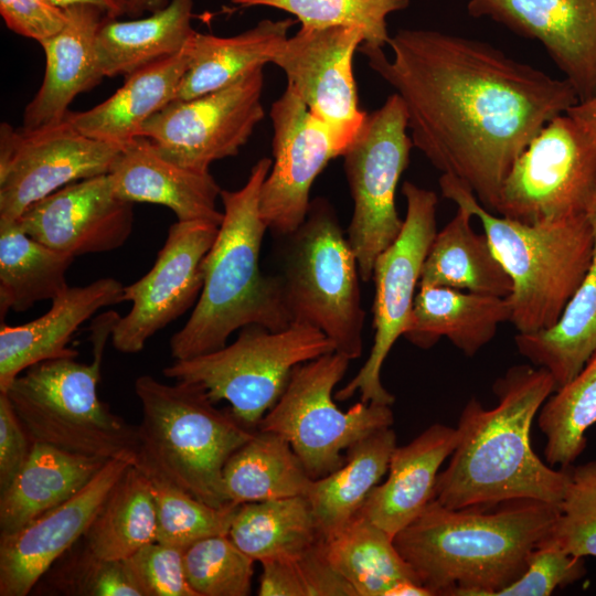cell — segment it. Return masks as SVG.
<instances>
[{
	"instance_id": "obj_30",
	"label": "cell",
	"mask_w": 596,
	"mask_h": 596,
	"mask_svg": "<svg viewBox=\"0 0 596 596\" xmlns=\"http://www.w3.org/2000/svg\"><path fill=\"white\" fill-rule=\"evenodd\" d=\"M587 214L594 251L584 278L552 327L514 337L519 353L545 369L556 390L572 381L596 351V195Z\"/></svg>"
},
{
	"instance_id": "obj_47",
	"label": "cell",
	"mask_w": 596,
	"mask_h": 596,
	"mask_svg": "<svg viewBox=\"0 0 596 596\" xmlns=\"http://www.w3.org/2000/svg\"><path fill=\"white\" fill-rule=\"evenodd\" d=\"M286 561L294 596H356L327 560L322 539L304 554Z\"/></svg>"
},
{
	"instance_id": "obj_21",
	"label": "cell",
	"mask_w": 596,
	"mask_h": 596,
	"mask_svg": "<svg viewBox=\"0 0 596 596\" xmlns=\"http://www.w3.org/2000/svg\"><path fill=\"white\" fill-rule=\"evenodd\" d=\"M467 10L539 41L578 103L596 96V0H469Z\"/></svg>"
},
{
	"instance_id": "obj_37",
	"label": "cell",
	"mask_w": 596,
	"mask_h": 596,
	"mask_svg": "<svg viewBox=\"0 0 596 596\" xmlns=\"http://www.w3.org/2000/svg\"><path fill=\"white\" fill-rule=\"evenodd\" d=\"M74 258L35 241L17 221L0 222L1 319L9 310L22 312L63 294Z\"/></svg>"
},
{
	"instance_id": "obj_49",
	"label": "cell",
	"mask_w": 596,
	"mask_h": 596,
	"mask_svg": "<svg viewBox=\"0 0 596 596\" xmlns=\"http://www.w3.org/2000/svg\"><path fill=\"white\" fill-rule=\"evenodd\" d=\"M32 440L17 416L8 395L0 392V491L25 464Z\"/></svg>"
},
{
	"instance_id": "obj_51",
	"label": "cell",
	"mask_w": 596,
	"mask_h": 596,
	"mask_svg": "<svg viewBox=\"0 0 596 596\" xmlns=\"http://www.w3.org/2000/svg\"><path fill=\"white\" fill-rule=\"evenodd\" d=\"M566 113L596 135V96L586 102L577 103Z\"/></svg>"
},
{
	"instance_id": "obj_20",
	"label": "cell",
	"mask_w": 596,
	"mask_h": 596,
	"mask_svg": "<svg viewBox=\"0 0 596 596\" xmlns=\"http://www.w3.org/2000/svg\"><path fill=\"white\" fill-rule=\"evenodd\" d=\"M24 233L73 257L121 247L134 225V203L118 198L108 173L70 183L30 205L17 220Z\"/></svg>"
},
{
	"instance_id": "obj_10",
	"label": "cell",
	"mask_w": 596,
	"mask_h": 596,
	"mask_svg": "<svg viewBox=\"0 0 596 596\" xmlns=\"http://www.w3.org/2000/svg\"><path fill=\"white\" fill-rule=\"evenodd\" d=\"M350 361L331 352L297 365L283 395L257 426L283 436L313 479L338 469L350 446L394 423L390 405L360 401L344 412L333 402L332 392Z\"/></svg>"
},
{
	"instance_id": "obj_40",
	"label": "cell",
	"mask_w": 596,
	"mask_h": 596,
	"mask_svg": "<svg viewBox=\"0 0 596 596\" xmlns=\"http://www.w3.org/2000/svg\"><path fill=\"white\" fill-rule=\"evenodd\" d=\"M135 465L150 480L157 512V542L185 549L200 539L228 534L238 505L214 508L147 464L136 460Z\"/></svg>"
},
{
	"instance_id": "obj_50",
	"label": "cell",
	"mask_w": 596,
	"mask_h": 596,
	"mask_svg": "<svg viewBox=\"0 0 596 596\" xmlns=\"http://www.w3.org/2000/svg\"><path fill=\"white\" fill-rule=\"evenodd\" d=\"M55 4L67 8L77 3H89L99 7L109 19H119L127 13L128 0H51Z\"/></svg>"
},
{
	"instance_id": "obj_31",
	"label": "cell",
	"mask_w": 596,
	"mask_h": 596,
	"mask_svg": "<svg viewBox=\"0 0 596 596\" xmlns=\"http://www.w3.org/2000/svg\"><path fill=\"white\" fill-rule=\"evenodd\" d=\"M193 0H170L143 18H105L96 35V54L104 77H124L182 51L195 31Z\"/></svg>"
},
{
	"instance_id": "obj_17",
	"label": "cell",
	"mask_w": 596,
	"mask_h": 596,
	"mask_svg": "<svg viewBox=\"0 0 596 596\" xmlns=\"http://www.w3.org/2000/svg\"><path fill=\"white\" fill-rule=\"evenodd\" d=\"M219 226L205 221H177L168 231L152 267L125 286L127 315L115 323L111 342L127 354L140 352L147 341L196 304L203 287V259Z\"/></svg>"
},
{
	"instance_id": "obj_6",
	"label": "cell",
	"mask_w": 596,
	"mask_h": 596,
	"mask_svg": "<svg viewBox=\"0 0 596 596\" xmlns=\"http://www.w3.org/2000/svg\"><path fill=\"white\" fill-rule=\"evenodd\" d=\"M134 387L142 412L136 460L209 505H232L224 491L223 469L256 430L232 412L216 408L198 384H167L145 374L135 380Z\"/></svg>"
},
{
	"instance_id": "obj_15",
	"label": "cell",
	"mask_w": 596,
	"mask_h": 596,
	"mask_svg": "<svg viewBox=\"0 0 596 596\" xmlns=\"http://www.w3.org/2000/svg\"><path fill=\"white\" fill-rule=\"evenodd\" d=\"M121 147L79 132L67 119L34 129L0 125V222L17 221L61 188L106 174Z\"/></svg>"
},
{
	"instance_id": "obj_11",
	"label": "cell",
	"mask_w": 596,
	"mask_h": 596,
	"mask_svg": "<svg viewBox=\"0 0 596 596\" xmlns=\"http://www.w3.org/2000/svg\"><path fill=\"white\" fill-rule=\"evenodd\" d=\"M413 147L405 107L394 93L381 107L368 114L342 156L353 200L347 238L364 283L372 280L376 258L403 228L404 220L398 215L395 194Z\"/></svg>"
},
{
	"instance_id": "obj_23",
	"label": "cell",
	"mask_w": 596,
	"mask_h": 596,
	"mask_svg": "<svg viewBox=\"0 0 596 596\" xmlns=\"http://www.w3.org/2000/svg\"><path fill=\"white\" fill-rule=\"evenodd\" d=\"M65 9L64 28L40 43L45 55V72L39 91L22 115V127L28 129L64 121L73 100L104 78L96 54V35L105 12L89 3Z\"/></svg>"
},
{
	"instance_id": "obj_8",
	"label": "cell",
	"mask_w": 596,
	"mask_h": 596,
	"mask_svg": "<svg viewBox=\"0 0 596 596\" xmlns=\"http://www.w3.org/2000/svg\"><path fill=\"white\" fill-rule=\"evenodd\" d=\"M288 237L279 278L291 322L319 329L336 352L350 360L360 358L365 319L361 277L330 203L320 198L311 201L306 220Z\"/></svg>"
},
{
	"instance_id": "obj_43",
	"label": "cell",
	"mask_w": 596,
	"mask_h": 596,
	"mask_svg": "<svg viewBox=\"0 0 596 596\" xmlns=\"http://www.w3.org/2000/svg\"><path fill=\"white\" fill-rule=\"evenodd\" d=\"M71 547L41 577L45 594L66 596H142L124 560L94 553L86 543Z\"/></svg>"
},
{
	"instance_id": "obj_2",
	"label": "cell",
	"mask_w": 596,
	"mask_h": 596,
	"mask_svg": "<svg viewBox=\"0 0 596 596\" xmlns=\"http://www.w3.org/2000/svg\"><path fill=\"white\" fill-rule=\"evenodd\" d=\"M556 390L543 368L518 364L496 380L498 398L486 408L470 398L458 419V443L448 466L438 473L434 499L449 509L488 508L531 499L561 504L570 466L543 462L531 446V427Z\"/></svg>"
},
{
	"instance_id": "obj_27",
	"label": "cell",
	"mask_w": 596,
	"mask_h": 596,
	"mask_svg": "<svg viewBox=\"0 0 596 596\" xmlns=\"http://www.w3.org/2000/svg\"><path fill=\"white\" fill-rule=\"evenodd\" d=\"M509 301L443 286H421L404 331L411 343L428 349L445 337L464 354L475 355L510 320Z\"/></svg>"
},
{
	"instance_id": "obj_26",
	"label": "cell",
	"mask_w": 596,
	"mask_h": 596,
	"mask_svg": "<svg viewBox=\"0 0 596 596\" xmlns=\"http://www.w3.org/2000/svg\"><path fill=\"white\" fill-rule=\"evenodd\" d=\"M190 51L191 41L179 53L129 74L111 96L87 110L70 111L67 121L93 139L125 146L140 136L149 118L175 98L189 67Z\"/></svg>"
},
{
	"instance_id": "obj_24",
	"label": "cell",
	"mask_w": 596,
	"mask_h": 596,
	"mask_svg": "<svg viewBox=\"0 0 596 596\" xmlns=\"http://www.w3.org/2000/svg\"><path fill=\"white\" fill-rule=\"evenodd\" d=\"M125 286L111 277L88 285L68 287L52 300L51 308L39 318L20 324L1 323L0 392L26 369L56 358H76L68 348L75 331L99 309L124 300Z\"/></svg>"
},
{
	"instance_id": "obj_22",
	"label": "cell",
	"mask_w": 596,
	"mask_h": 596,
	"mask_svg": "<svg viewBox=\"0 0 596 596\" xmlns=\"http://www.w3.org/2000/svg\"><path fill=\"white\" fill-rule=\"evenodd\" d=\"M108 177L114 193L125 201L163 205L178 221L220 225L223 220V211L216 207L222 190L212 174L174 163L147 137L138 136L121 147Z\"/></svg>"
},
{
	"instance_id": "obj_18",
	"label": "cell",
	"mask_w": 596,
	"mask_h": 596,
	"mask_svg": "<svg viewBox=\"0 0 596 596\" xmlns=\"http://www.w3.org/2000/svg\"><path fill=\"white\" fill-rule=\"evenodd\" d=\"M269 116L274 160L260 189L259 212L267 230L289 236L307 217L315 180L341 153L328 129L288 86Z\"/></svg>"
},
{
	"instance_id": "obj_52",
	"label": "cell",
	"mask_w": 596,
	"mask_h": 596,
	"mask_svg": "<svg viewBox=\"0 0 596 596\" xmlns=\"http://www.w3.org/2000/svg\"><path fill=\"white\" fill-rule=\"evenodd\" d=\"M170 0H128L126 15L130 19L140 18L163 9Z\"/></svg>"
},
{
	"instance_id": "obj_45",
	"label": "cell",
	"mask_w": 596,
	"mask_h": 596,
	"mask_svg": "<svg viewBox=\"0 0 596 596\" xmlns=\"http://www.w3.org/2000/svg\"><path fill=\"white\" fill-rule=\"evenodd\" d=\"M586 574L584 557L544 540L529 555L524 573L494 596H549Z\"/></svg>"
},
{
	"instance_id": "obj_4",
	"label": "cell",
	"mask_w": 596,
	"mask_h": 596,
	"mask_svg": "<svg viewBox=\"0 0 596 596\" xmlns=\"http://www.w3.org/2000/svg\"><path fill=\"white\" fill-rule=\"evenodd\" d=\"M272 163L269 158L259 159L241 189L221 191L223 220L203 259L200 297L184 326L170 339L174 360L220 350L235 330L249 324L279 331L292 323L280 278L264 275L259 267L267 231L259 195Z\"/></svg>"
},
{
	"instance_id": "obj_16",
	"label": "cell",
	"mask_w": 596,
	"mask_h": 596,
	"mask_svg": "<svg viewBox=\"0 0 596 596\" xmlns=\"http://www.w3.org/2000/svg\"><path fill=\"white\" fill-rule=\"evenodd\" d=\"M363 42L358 28L300 26L272 62L284 72L287 86L328 129L341 156L368 116L360 107L353 74L354 53Z\"/></svg>"
},
{
	"instance_id": "obj_5",
	"label": "cell",
	"mask_w": 596,
	"mask_h": 596,
	"mask_svg": "<svg viewBox=\"0 0 596 596\" xmlns=\"http://www.w3.org/2000/svg\"><path fill=\"white\" fill-rule=\"evenodd\" d=\"M444 198L476 216L512 281L507 297L518 333L552 327L584 278L593 257L594 231L588 214L526 224L494 215L471 189L443 173Z\"/></svg>"
},
{
	"instance_id": "obj_3",
	"label": "cell",
	"mask_w": 596,
	"mask_h": 596,
	"mask_svg": "<svg viewBox=\"0 0 596 596\" xmlns=\"http://www.w3.org/2000/svg\"><path fill=\"white\" fill-rule=\"evenodd\" d=\"M449 509L433 499L394 545L433 596H494L525 571L560 507L531 499Z\"/></svg>"
},
{
	"instance_id": "obj_32",
	"label": "cell",
	"mask_w": 596,
	"mask_h": 596,
	"mask_svg": "<svg viewBox=\"0 0 596 596\" xmlns=\"http://www.w3.org/2000/svg\"><path fill=\"white\" fill-rule=\"evenodd\" d=\"M473 215L457 206L454 217L436 233L424 260L421 286H443L505 298L512 281L485 233L475 232Z\"/></svg>"
},
{
	"instance_id": "obj_48",
	"label": "cell",
	"mask_w": 596,
	"mask_h": 596,
	"mask_svg": "<svg viewBox=\"0 0 596 596\" xmlns=\"http://www.w3.org/2000/svg\"><path fill=\"white\" fill-rule=\"evenodd\" d=\"M0 14L12 32L39 43L58 33L67 12L51 0H0Z\"/></svg>"
},
{
	"instance_id": "obj_28",
	"label": "cell",
	"mask_w": 596,
	"mask_h": 596,
	"mask_svg": "<svg viewBox=\"0 0 596 596\" xmlns=\"http://www.w3.org/2000/svg\"><path fill=\"white\" fill-rule=\"evenodd\" d=\"M108 460L32 443L30 455L0 491V534L13 533L72 498Z\"/></svg>"
},
{
	"instance_id": "obj_34",
	"label": "cell",
	"mask_w": 596,
	"mask_h": 596,
	"mask_svg": "<svg viewBox=\"0 0 596 596\" xmlns=\"http://www.w3.org/2000/svg\"><path fill=\"white\" fill-rule=\"evenodd\" d=\"M312 481L283 436L258 429L228 458L223 469L224 491L232 505L306 497Z\"/></svg>"
},
{
	"instance_id": "obj_29",
	"label": "cell",
	"mask_w": 596,
	"mask_h": 596,
	"mask_svg": "<svg viewBox=\"0 0 596 596\" xmlns=\"http://www.w3.org/2000/svg\"><path fill=\"white\" fill-rule=\"evenodd\" d=\"M296 19H264L232 36L195 31L189 67L174 99H190L223 88L247 73L265 67L289 38Z\"/></svg>"
},
{
	"instance_id": "obj_35",
	"label": "cell",
	"mask_w": 596,
	"mask_h": 596,
	"mask_svg": "<svg viewBox=\"0 0 596 596\" xmlns=\"http://www.w3.org/2000/svg\"><path fill=\"white\" fill-rule=\"evenodd\" d=\"M322 547L356 596H392L403 583L421 584L395 547L393 536L360 513L322 539Z\"/></svg>"
},
{
	"instance_id": "obj_38",
	"label": "cell",
	"mask_w": 596,
	"mask_h": 596,
	"mask_svg": "<svg viewBox=\"0 0 596 596\" xmlns=\"http://www.w3.org/2000/svg\"><path fill=\"white\" fill-rule=\"evenodd\" d=\"M83 538L94 553L109 560H125L156 542V504L142 469L135 464L128 467Z\"/></svg>"
},
{
	"instance_id": "obj_44",
	"label": "cell",
	"mask_w": 596,
	"mask_h": 596,
	"mask_svg": "<svg viewBox=\"0 0 596 596\" xmlns=\"http://www.w3.org/2000/svg\"><path fill=\"white\" fill-rule=\"evenodd\" d=\"M545 540L568 554L596 557V456L570 466L560 511Z\"/></svg>"
},
{
	"instance_id": "obj_36",
	"label": "cell",
	"mask_w": 596,
	"mask_h": 596,
	"mask_svg": "<svg viewBox=\"0 0 596 596\" xmlns=\"http://www.w3.org/2000/svg\"><path fill=\"white\" fill-rule=\"evenodd\" d=\"M228 536L260 563L296 558L322 539L310 502L304 496L238 505Z\"/></svg>"
},
{
	"instance_id": "obj_41",
	"label": "cell",
	"mask_w": 596,
	"mask_h": 596,
	"mask_svg": "<svg viewBox=\"0 0 596 596\" xmlns=\"http://www.w3.org/2000/svg\"><path fill=\"white\" fill-rule=\"evenodd\" d=\"M251 8L267 7L295 17L302 28H358L364 35L363 46L383 49L391 35L387 19L406 9L409 0H231Z\"/></svg>"
},
{
	"instance_id": "obj_46",
	"label": "cell",
	"mask_w": 596,
	"mask_h": 596,
	"mask_svg": "<svg viewBox=\"0 0 596 596\" xmlns=\"http://www.w3.org/2000/svg\"><path fill=\"white\" fill-rule=\"evenodd\" d=\"M183 551L156 541L124 560L142 596H195L185 577Z\"/></svg>"
},
{
	"instance_id": "obj_12",
	"label": "cell",
	"mask_w": 596,
	"mask_h": 596,
	"mask_svg": "<svg viewBox=\"0 0 596 596\" xmlns=\"http://www.w3.org/2000/svg\"><path fill=\"white\" fill-rule=\"evenodd\" d=\"M596 195V135L560 114L533 137L505 177L494 212L526 224L584 214Z\"/></svg>"
},
{
	"instance_id": "obj_14",
	"label": "cell",
	"mask_w": 596,
	"mask_h": 596,
	"mask_svg": "<svg viewBox=\"0 0 596 596\" xmlns=\"http://www.w3.org/2000/svg\"><path fill=\"white\" fill-rule=\"evenodd\" d=\"M264 67L236 82L190 99H173L143 125L140 136L174 163L206 173L210 166L237 156L264 119Z\"/></svg>"
},
{
	"instance_id": "obj_13",
	"label": "cell",
	"mask_w": 596,
	"mask_h": 596,
	"mask_svg": "<svg viewBox=\"0 0 596 596\" xmlns=\"http://www.w3.org/2000/svg\"><path fill=\"white\" fill-rule=\"evenodd\" d=\"M402 193L406 200L403 228L392 245L379 255L373 267V345L359 372L334 394L338 401H347L356 392L364 403L391 406L395 401L381 382V370L406 329L423 264L437 233L438 203L434 191L411 181L403 183Z\"/></svg>"
},
{
	"instance_id": "obj_1",
	"label": "cell",
	"mask_w": 596,
	"mask_h": 596,
	"mask_svg": "<svg viewBox=\"0 0 596 596\" xmlns=\"http://www.w3.org/2000/svg\"><path fill=\"white\" fill-rule=\"evenodd\" d=\"M392 58L361 45L401 98L413 146L494 211L517 158L555 116L578 103L572 85L476 39L428 29L391 35Z\"/></svg>"
},
{
	"instance_id": "obj_42",
	"label": "cell",
	"mask_w": 596,
	"mask_h": 596,
	"mask_svg": "<svg viewBox=\"0 0 596 596\" xmlns=\"http://www.w3.org/2000/svg\"><path fill=\"white\" fill-rule=\"evenodd\" d=\"M255 561L228 534L200 539L183 551V566L195 596H247Z\"/></svg>"
},
{
	"instance_id": "obj_19",
	"label": "cell",
	"mask_w": 596,
	"mask_h": 596,
	"mask_svg": "<svg viewBox=\"0 0 596 596\" xmlns=\"http://www.w3.org/2000/svg\"><path fill=\"white\" fill-rule=\"evenodd\" d=\"M136 460L109 459L72 498L20 530L0 534V595L25 596L84 536L109 491Z\"/></svg>"
},
{
	"instance_id": "obj_33",
	"label": "cell",
	"mask_w": 596,
	"mask_h": 596,
	"mask_svg": "<svg viewBox=\"0 0 596 596\" xmlns=\"http://www.w3.org/2000/svg\"><path fill=\"white\" fill-rule=\"evenodd\" d=\"M395 447V432L391 427L377 429L350 446L338 469L313 479L306 497L322 539L340 531L358 514L387 472Z\"/></svg>"
},
{
	"instance_id": "obj_7",
	"label": "cell",
	"mask_w": 596,
	"mask_h": 596,
	"mask_svg": "<svg viewBox=\"0 0 596 596\" xmlns=\"http://www.w3.org/2000/svg\"><path fill=\"white\" fill-rule=\"evenodd\" d=\"M111 331L106 321L91 326V363L76 358L46 360L26 369L3 392L32 443L105 460L137 459V427L113 413L97 394Z\"/></svg>"
},
{
	"instance_id": "obj_25",
	"label": "cell",
	"mask_w": 596,
	"mask_h": 596,
	"mask_svg": "<svg viewBox=\"0 0 596 596\" xmlns=\"http://www.w3.org/2000/svg\"><path fill=\"white\" fill-rule=\"evenodd\" d=\"M457 443V428L435 423L408 444L396 446L386 480L372 489L358 513L394 538L434 499L439 468Z\"/></svg>"
},
{
	"instance_id": "obj_39",
	"label": "cell",
	"mask_w": 596,
	"mask_h": 596,
	"mask_svg": "<svg viewBox=\"0 0 596 596\" xmlns=\"http://www.w3.org/2000/svg\"><path fill=\"white\" fill-rule=\"evenodd\" d=\"M538 415L546 462L573 465L585 450L587 429L596 424V351L572 381L546 398Z\"/></svg>"
},
{
	"instance_id": "obj_9",
	"label": "cell",
	"mask_w": 596,
	"mask_h": 596,
	"mask_svg": "<svg viewBox=\"0 0 596 596\" xmlns=\"http://www.w3.org/2000/svg\"><path fill=\"white\" fill-rule=\"evenodd\" d=\"M331 352H336L332 342L312 326L292 322L274 331L249 324L233 343L174 360L162 374L202 386L214 403L228 402L232 414L255 429L283 395L294 369Z\"/></svg>"
}]
</instances>
